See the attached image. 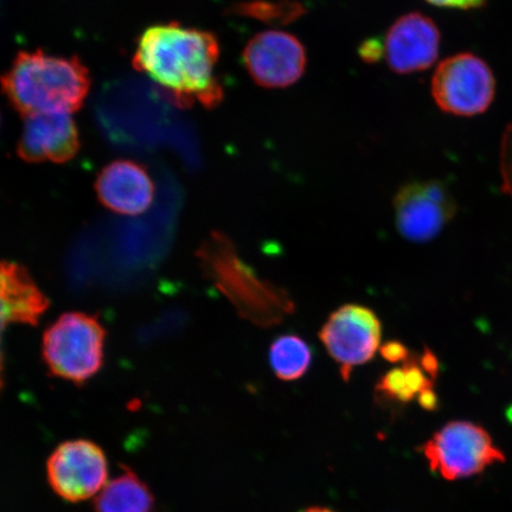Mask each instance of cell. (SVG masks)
Returning a JSON list of instances; mask_svg holds the SVG:
<instances>
[{
	"mask_svg": "<svg viewBox=\"0 0 512 512\" xmlns=\"http://www.w3.org/2000/svg\"><path fill=\"white\" fill-rule=\"evenodd\" d=\"M381 320L367 306L347 304L331 313L319 331L320 341L338 364L344 381L352 371L373 360L380 348Z\"/></svg>",
	"mask_w": 512,
	"mask_h": 512,
	"instance_id": "7",
	"label": "cell"
},
{
	"mask_svg": "<svg viewBox=\"0 0 512 512\" xmlns=\"http://www.w3.org/2000/svg\"><path fill=\"white\" fill-rule=\"evenodd\" d=\"M241 10L247 15L261 18L275 19H291L300 14V8L297 4L281 3V4H268V3H252L243 5Z\"/></svg>",
	"mask_w": 512,
	"mask_h": 512,
	"instance_id": "18",
	"label": "cell"
},
{
	"mask_svg": "<svg viewBox=\"0 0 512 512\" xmlns=\"http://www.w3.org/2000/svg\"><path fill=\"white\" fill-rule=\"evenodd\" d=\"M495 89L488 64L469 53L441 62L432 80V95L440 110L460 117H473L488 110Z\"/></svg>",
	"mask_w": 512,
	"mask_h": 512,
	"instance_id": "6",
	"label": "cell"
},
{
	"mask_svg": "<svg viewBox=\"0 0 512 512\" xmlns=\"http://www.w3.org/2000/svg\"><path fill=\"white\" fill-rule=\"evenodd\" d=\"M302 512H335L334 510L324 508V507H312L309 509H306Z\"/></svg>",
	"mask_w": 512,
	"mask_h": 512,
	"instance_id": "23",
	"label": "cell"
},
{
	"mask_svg": "<svg viewBox=\"0 0 512 512\" xmlns=\"http://www.w3.org/2000/svg\"><path fill=\"white\" fill-rule=\"evenodd\" d=\"M14 323L12 320L11 313L8 309V306L3 302V299L0 298V370H3V351H2V338L6 326Z\"/></svg>",
	"mask_w": 512,
	"mask_h": 512,
	"instance_id": "22",
	"label": "cell"
},
{
	"mask_svg": "<svg viewBox=\"0 0 512 512\" xmlns=\"http://www.w3.org/2000/svg\"><path fill=\"white\" fill-rule=\"evenodd\" d=\"M200 255L216 286L226 293L241 315L255 324H277L293 311V303L284 291L256 277L224 236H211Z\"/></svg>",
	"mask_w": 512,
	"mask_h": 512,
	"instance_id": "3",
	"label": "cell"
},
{
	"mask_svg": "<svg viewBox=\"0 0 512 512\" xmlns=\"http://www.w3.org/2000/svg\"><path fill=\"white\" fill-rule=\"evenodd\" d=\"M3 388V370H0V390Z\"/></svg>",
	"mask_w": 512,
	"mask_h": 512,
	"instance_id": "24",
	"label": "cell"
},
{
	"mask_svg": "<svg viewBox=\"0 0 512 512\" xmlns=\"http://www.w3.org/2000/svg\"><path fill=\"white\" fill-rule=\"evenodd\" d=\"M439 47L437 25L431 18L412 12L392 25L379 51L395 73L411 74L430 68L438 59Z\"/></svg>",
	"mask_w": 512,
	"mask_h": 512,
	"instance_id": "11",
	"label": "cell"
},
{
	"mask_svg": "<svg viewBox=\"0 0 512 512\" xmlns=\"http://www.w3.org/2000/svg\"><path fill=\"white\" fill-rule=\"evenodd\" d=\"M105 338L104 326L95 316L64 313L44 334V361L54 376L86 383L104 366Z\"/></svg>",
	"mask_w": 512,
	"mask_h": 512,
	"instance_id": "4",
	"label": "cell"
},
{
	"mask_svg": "<svg viewBox=\"0 0 512 512\" xmlns=\"http://www.w3.org/2000/svg\"><path fill=\"white\" fill-rule=\"evenodd\" d=\"M95 191L107 209L119 215L138 216L152 206L156 188L143 164L120 159L101 170L96 177Z\"/></svg>",
	"mask_w": 512,
	"mask_h": 512,
	"instance_id": "13",
	"label": "cell"
},
{
	"mask_svg": "<svg viewBox=\"0 0 512 512\" xmlns=\"http://www.w3.org/2000/svg\"><path fill=\"white\" fill-rule=\"evenodd\" d=\"M50 488L64 501L80 503L98 496L108 483V460L91 440L64 441L47 462Z\"/></svg>",
	"mask_w": 512,
	"mask_h": 512,
	"instance_id": "8",
	"label": "cell"
},
{
	"mask_svg": "<svg viewBox=\"0 0 512 512\" xmlns=\"http://www.w3.org/2000/svg\"><path fill=\"white\" fill-rule=\"evenodd\" d=\"M381 355L384 360L390 363L405 362L411 356L406 345L396 341L384 344L381 349Z\"/></svg>",
	"mask_w": 512,
	"mask_h": 512,
	"instance_id": "20",
	"label": "cell"
},
{
	"mask_svg": "<svg viewBox=\"0 0 512 512\" xmlns=\"http://www.w3.org/2000/svg\"><path fill=\"white\" fill-rule=\"evenodd\" d=\"M426 2L440 6V8L470 10L482 8L486 0H426Z\"/></svg>",
	"mask_w": 512,
	"mask_h": 512,
	"instance_id": "21",
	"label": "cell"
},
{
	"mask_svg": "<svg viewBox=\"0 0 512 512\" xmlns=\"http://www.w3.org/2000/svg\"><path fill=\"white\" fill-rule=\"evenodd\" d=\"M81 147L78 125L70 113H37L24 117L17 155L27 163H67Z\"/></svg>",
	"mask_w": 512,
	"mask_h": 512,
	"instance_id": "12",
	"label": "cell"
},
{
	"mask_svg": "<svg viewBox=\"0 0 512 512\" xmlns=\"http://www.w3.org/2000/svg\"><path fill=\"white\" fill-rule=\"evenodd\" d=\"M422 453L430 469L447 480L477 476L505 460L491 435L470 421L448 422L427 440Z\"/></svg>",
	"mask_w": 512,
	"mask_h": 512,
	"instance_id": "5",
	"label": "cell"
},
{
	"mask_svg": "<svg viewBox=\"0 0 512 512\" xmlns=\"http://www.w3.org/2000/svg\"><path fill=\"white\" fill-rule=\"evenodd\" d=\"M155 497L136 472L124 467L95 498V512H152Z\"/></svg>",
	"mask_w": 512,
	"mask_h": 512,
	"instance_id": "15",
	"label": "cell"
},
{
	"mask_svg": "<svg viewBox=\"0 0 512 512\" xmlns=\"http://www.w3.org/2000/svg\"><path fill=\"white\" fill-rule=\"evenodd\" d=\"M312 349L297 335H284L272 343L270 364L275 376L281 381H297L309 371Z\"/></svg>",
	"mask_w": 512,
	"mask_h": 512,
	"instance_id": "17",
	"label": "cell"
},
{
	"mask_svg": "<svg viewBox=\"0 0 512 512\" xmlns=\"http://www.w3.org/2000/svg\"><path fill=\"white\" fill-rule=\"evenodd\" d=\"M220 46L209 31L177 22L153 25L138 38L133 67L179 107L213 108L223 98L217 78Z\"/></svg>",
	"mask_w": 512,
	"mask_h": 512,
	"instance_id": "1",
	"label": "cell"
},
{
	"mask_svg": "<svg viewBox=\"0 0 512 512\" xmlns=\"http://www.w3.org/2000/svg\"><path fill=\"white\" fill-rule=\"evenodd\" d=\"M91 87V74L78 56H55L40 49L18 53L0 76L5 98L23 118L79 111Z\"/></svg>",
	"mask_w": 512,
	"mask_h": 512,
	"instance_id": "2",
	"label": "cell"
},
{
	"mask_svg": "<svg viewBox=\"0 0 512 512\" xmlns=\"http://www.w3.org/2000/svg\"><path fill=\"white\" fill-rule=\"evenodd\" d=\"M251 78L265 88H285L302 78L306 51L288 32L264 31L247 43L242 55Z\"/></svg>",
	"mask_w": 512,
	"mask_h": 512,
	"instance_id": "10",
	"label": "cell"
},
{
	"mask_svg": "<svg viewBox=\"0 0 512 512\" xmlns=\"http://www.w3.org/2000/svg\"><path fill=\"white\" fill-rule=\"evenodd\" d=\"M503 191L512 198V124L503 134L501 150Z\"/></svg>",
	"mask_w": 512,
	"mask_h": 512,
	"instance_id": "19",
	"label": "cell"
},
{
	"mask_svg": "<svg viewBox=\"0 0 512 512\" xmlns=\"http://www.w3.org/2000/svg\"><path fill=\"white\" fill-rule=\"evenodd\" d=\"M433 380L422 367L420 357L415 360L409 356L401 367L390 369L381 377L375 392L380 402L407 405L418 401L426 390L433 389Z\"/></svg>",
	"mask_w": 512,
	"mask_h": 512,
	"instance_id": "16",
	"label": "cell"
},
{
	"mask_svg": "<svg viewBox=\"0 0 512 512\" xmlns=\"http://www.w3.org/2000/svg\"><path fill=\"white\" fill-rule=\"evenodd\" d=\"M456 211V200L440 182L406 184L394 198L396 228L403 238L415 243L437 238Z\"/></svg>",
	"mask_w": 512,
	"mask_h": 512,
	"instance_id": "9",
	"label": "cell"
},
{
	"mask_svg": "<svg viewBox=\"0 0 512 512\" xmlns=\"http://www.w3.org/2000/svg\"><path fill=\"white\" fill-rule=\"evenodd\" d=\"M0 298L18 324L37 325L49 307L27 268L11 261H0Z\"/></svg>",
	"mask_w": 512,
	"mask_h": 512,
	"instance_id": "14",
	"label": "cell"
}]
</instances>
